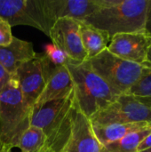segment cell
Masks as SVG:
<instances>
[{"mask_svg":"<svg viewBox=\"0 0 151 152\" xmlns=\"http://www.w3.org/2000/svg\"><path fill=\"white\" fill-rule=\"evenodd\" d=\"M32 110L26 105L14 76L0 90V141L13 144L30 126Z\"/></svg>","mask_w":151,"mask_h":152,"instance_id":"obj_4","label":"cell"},{"mask_svg":"<svg viewBox=\"0 0 151 152\" xmlns=\"http://www.w3.org/2000/svg\"><path fill=\"white\" fill-rule=\"evenodd\" d=\"M48 37L52 44L63 51L70 60L77 62L87 61L80 37V20L61 18L52 25Z\"/></svg>","mask_w":151,"mask_h":152,"instance_id":"obj_9","label":"cell"},{"mask_svg":"<svg viewBox=\"0 0 151 152\" xmlns=\"http://www.w3.org/2000/svg\"><path fill=\"white\" fill-rule=\"evenodd\" d=\"M40 152H54L53 150H51V149H49V148H46V149H44V150H43L42 151Z\"/></svg>","mask_w":151,"mask_h":152,"instance_id":"obj_26","label":"cell"},{"mask_svg":"<svg viewBox=\"0 0 151 152\" xmlns=\"http://www.w3.org/2000/svg\"><path fill=\"white\" fill-rule=\"evenodd\" d=\"M44 55L54 67L67 66L72 60L61 49L56 47L53 44L46 45L44 47Z\"/></svg>","mask_w":151,"mask_h":152,"instance_id":"obj_20","label":"cell"},{"mask_svg":"<svg viewBox=\"0 0 151 152\" xmlns=\"http://www.w3.org/2000/svg\"><path fill=\"white\" fill-rule=\"evenodd\" d=\"M73 91V81L68 67L53 66L41 94L35 102L33 110L38 109L48 102L66 98Z\"/></svg>","mask_w":151,"mask_h":152,"instance_id":"obj_13","label":"cell"},{"mask_svg":"<svg viewBox=\"0 0 151 152\" xmlns=\"http://www.w3.org/2000/svg\"><path fill=\"white\" fill-rule=\"evenodd\" d=\"M12 33V27L9 22L0 17V46H6L10 45L13 39Z\"/></svg>","mask_w":151,"mask_h":152,"instance_id":"obj_21","label":"cell"},{"mask_svg":"<svg viewBox=\"0 0 151 152\" xmlns=\"http://www.w3.org/2000/svg\"><path fill=\"white\" fill-rule=\"evenodd\" d=\"M151 37L145 33L117 34L110 38L108 51L114 55L142 66L150 63L149 51Z\"/></svg>","mask_w":151,"mask_h":152,"instance_id":"obj_10","label":"cell"},{"mask_svg":"<svg viewBox=\"0 0 151 152\" xmlns=\"http://www.w3.org/2000/svg\"><path fill=\"white\" fill-rule=\"evenodd\" d=\"M0 152H22L20 151L19 149L14 147L12 144H8V143H3Z\"/></svg>","mask_w":151,"mask_h":152,"instance_id":"obj_25","label":"cell"},{"mask_svg":"<svg viewBox=\"0 0 151 152\" xmlns=\"http://www.w3.org/2000/svg\"><path fill=\"white\" fill-rule=\"evenodd\" d=\"M45 12L54 22L61 18L83 21L101 7V0H44Z\"/></svg>","mask_w":151,"mask_h":152,"instance_id":"obj_12","label":"cell"},{"mask_svg":"<svg viewBox=\"0 0 151 152\" xmlns=\"http://www.w3.org/2000/svg\"><path fill=\"white\" fill-rule=\"evenodd\" d=\"M101 7L83 21L106 31L110 37L144 33L150 0H101Z\"/></svg>","mask_w":151,"mask_h":152,"instance_id":"obj_1","label":"cell"},{"mask_svg":"<svg viewBox=\"0 0 151 152\" xmlns=\"http://www.w3.org/2000/svg\"><path fill=\"white\" fill-rule=\"evenodd\" d=\"M103 146L93 129L92 123L77 106L75 108L69 137L61 152H102Z\"/></svg>","mask_w":151,"mask_h":152,"instance_id":"obj_11","label":"cell"},{"mask_svg":"<svg viewBox=\"0 0 151 152\" xmlns=\"http://www.w3.org/2000/svg\"><path fill=\"white\" fill-rule=\"evenodd\" d=\"M149 61L151 62V41H150V51H149Z\"/></svg>","mask_w":151,"mask_h":152,"instance_id":"obj_27","label":"cell"},{"mask_svg":"<svg viewBox=\"0 0 151 152\" xmlns=\"http://www.w3.org/2000/svg\"><path fill=\"white\" fill-rule=\"evenodd\" d=\"M11 75H9L1 66H0V90L4 86V85L11 78Z\"/></svg>","mask_w":151,"mask_h":152,"instance_id":"obj_24","label":"cell"},{"mask_svg":"<svg viewBox=\"0 0 151 152\" xmlns=\"http://www.w3.org/2000/svg\"><path fill=\"white\" fill-rule=\"evenodd\" d=\"M141 152H151V148L150 149H149V150H146V151H141Z\"/></svg>","mask_w":151,"mask_h":152,"instance_id":"obj_28","label":"cell"},{"mask_svg":"<svg viewBox=\"0 0 151 152\" xmlns=\"http://www.w3.org/2000/svg\"><path fill=\"white\" fill-rule=\"evenodd\" d=\"M80 37L87 61L106 50L111 38L106 31L99 29L85 21H80Z\"/></svg>","mask_w":151,"mask_h":152,"instance_id":"obj_15","label":"cell"},{"mask_svg":"<svg viewBox=\"0 0 151 152\" xmlns=\"http://www.w3.org/2000/svg\"><path fill=\"white\" fill-rule=\"evenodd\" d=\"M151 126V123L149 124ZM151 148V132L150 133V134L145 137L142 142L139 144L138 148H137V152H141V151H144L146 150H149Z\"/></svg>","mask_w":151,"mask_h":152,"instance_id":"obj_23","label":"cell"},{"mask_svg":"<svg viewBox=\"0 0 151 152\" xmlns=\"http://www.w3.org/2000/svg\"><path fill=\"white\" fill-rule=\"evenodd\" d=\"M12 145L22 152H40L48 148L45 134L34 126L25 129Z\"/></svg>","mask_w":151,"mask_h":152,"instance_id":"obj_17","label":"cell"},{"mask_svg":"<svg viewBox=\"0 0 151 152\" xmlns=\"http://www.w3.org/2000/svg\"><path fill=\"white\" fill-rule=\"evenodd\" d=\"M67 67L73 81L76 106L89 119L118 97L92 69L88 61H71Z\"/></svg>","mask_w":151,"mask_h":152,"instance_id":"obj_2","label":"cell"},{"mask_svg":"<svg viewBox=\"0 0 151 152\" xmlns=\"http://www.w3.org/2000/svg\"><path fill=\"white\" fill-rule=\"evenodd\" d=\"M126 94L137 97L151 99V62L143 67L139 79Z\"/></svg>","mask_w":151,"mask_h":152,"instance_id":"obj_19","label":"cell"},{"mask_svg":"<svg viewBox=\"0 0 151 152\" xmlns=\"http://www.w3.org/2000/svg\"><path fill=\"white\" fill-rule=\"evenodd\" d=\"M144 33L151 37V0H150L147 13H146V20H145V27H144Z\"/></svg>","mask_w":151,"mask_h":152,"instance_id":"obj_22","label":"cell"},{"mask_svg":"<svg viewBox=\"0 0 151 152\" xmlns=\"http://www.w3.org/2000/svg\"><path fill=\"white\" fill-rule=\"evenodd\" d=\"M95 136L102 146L117 142L129 134L138 132L149 124L146 122L130 124H109V125H93Z\"/></svg>","mask_w":151,"mask_h":152,"instance_id":"obj_16","label":"cell"},{"mask_svg":"<svg viewBox=\"0 0 151 152\" xmlns=\"http://www.w3.org/2000/svg\"><path fill=\"white\" fill-rule=\"evenodd\" d=\"M93 125L151 123V99L124 94L90 118Z\"/></svg>","mask_w":151,"mask_h":152,"instance_id":"obj_6","label":"cell"},{"mask_svg":"<svg viewBox=\"0 0 151 152\" xmlns=\"http://www.w3.org/2000/svg\"><path fill=\"white\" fill-rule=\"evenodd\" d=\"M76 108L74 91L66 98L48 102L33 110L30 126L40 128L46 136L47 147L61 152L69 137Z\"/></svg>","mask_w":151,"mask_h":152,"instance_id":"obj_3","label":"cell"},{"mask_svg":"<svg viewBox=\"0 0 151 152\" xmlns=\"http://www.w3.org/2000/svg\"><path fill=\"white\" fill-rule=\"evenodd\" d=\"M88 62L117 96L128 92L139 79L144 67L121 59L108 49L88 60Z\"/></svg>","mask_w":151,"mask_h":152,"instance_id":"obj_5","label":"cell"},{"mask_svg":"<svg viewBox=\"0 0 151 152\" xmlns=\"http://www.w3.org/2000/svg\"><path fill=\"white\" fill-rule=\"evenodd\" d=\"M150 132L151 126L149 125L138 132L129 134L117 142L103 146L102 152H137L139 144Z\"/></svg>","mask_w":151,"mask_h":152,"instance_id":"obj_18","label":"cell"},{"mask_svg":"<svg viewBox=\"0 0 151 152\" xmlns=\"http://www.w3.org/2000/svg\"><path fill=\"white\" fill-rule=\"evenodd\" d=\"M0 17L11 27H33L48 37L53 22L49 19L44 0H0Z\"/></svg>","mask_w":151,"mask_h":152,"instance_id":"obj_7","label":"cell"},{"mask_svg":"<svg viewBox=\"0 0 151 152\" xmlns=\"http://www.w3.org/2000/svg\"><path fill=\"white\" fill-rule=\"evenodd\" d=\"M31 42L13 37L12 43L6 46H0V66L11 76L26 61L35 58Z\"/></svg>","mask_w":151,"mask_h":152,"instance_id":"obj_14","label":"cell"},{"mask_svg":"<svg viewBox=\"0 0 151 152\" xmlns=\"http://www.w3.org/2000/svg\"><path fill=\"white\" fill-rule=\"evenodd\" d=\"M53 65L44 53H36V57L23 63L14 73L26 105L32 110L36 99L41 94Z\"/></svg>","mask_w":151,"mask_h":152,"instance_id":"obj_8","label":"cell"},{"mask_svg":"<svg viewBox=\"0 0 151 152\" xmlns=\"http://www.w3.org/2000/svg\"><path fill=\"white\" fill-rule=\"evenodd\" d=\"M2 145H3V142L0 141V149H1V147H2Z\"/></svg>","mask_w":151,"mask_h":152,"instance_id":"obj_29","label":"cell"}]
</instances>
